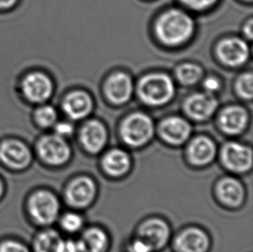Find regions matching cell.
<instances>
[{
	"label": "cell",
	"mask_w": 253,
	"mask_h": 252,
	"mask_svg": "<svg viewBox=\"0 0 253 252\" xmlns=\"http://www.w3.org/2000/svg\"><path fill=\"white\" fill-rule=\"evenodd\" d=\"M195 21L185 10L171 8L158 16L154 24L156 38L167 47H178L191 39Z\"/></svg>",
	"instance_id": "obj_1"
},
{
	"label": "cell",
	"mask_w": 253,
	"mask_h": 252,
	"mask_svg": "<svg viewBox=\"0 0 253 252\" xmlns=\"http://www.w3.org/2000/svg\"><path fill=\"white\" fill-rule=\"evenodd\" d=\"M137 93L141 102L149 106H162L170 102L175 94L173 79L164 73L144 75L137 85Z\"/></svg>",
	"instance_id": "obj_2"
},
{
	"label": "cell",
	"mask_w": 253,
	"mask_h": 252,
	"mask_svg": "<svg viewBox=\"0 0 253 252\" xmlns=\"http://www.w3.org/2000/svg\"><path fill=\"white\" fill-rule=\"evenodd\" d=\"M18 91L25 102L38 106L50 100L55 92V83L46 72L32 69L21 76Z\"/></svg>",
	"instance_id": "obj_3"
},
{
	"label": "cell",
	"mask_w": 253,
	"mask_h": 252,
	"mask_svg": "<svg viewBox=\"0 0 253 252\" xmlns=\"http://www.w3.org/2000/svg\"><path fill=\"white\" fill-rule=\"evenodd\" d=\"M154 132L153 120L146 113L140 112L126 117L120 128L121 138L131 147L143 146L149 143Z\"/></svg>",
	"instance_id": "obj_4"
},
{
	"label": "cell",
	"mask_w": 253,
	"mask_h": 252,
	"mask_svg": "<svg viewBox=\"0 0 253 252\" xmlns=\"http://www.w3.org/2000/svg\"><path fill=\"white\" fill-rule=\"evenodd\" d=\"M37 150L39 157L46 164L54 166L65 164L71 154L66 138L55 133L41 136L37 143Z\"/></svg>",
	"instance_id": "obj_5"
},
{
	"label": "cell",
	"mask_w": 253,
	"mask_h": 252,
	"mask_svg": "<svg viewBox=\"0 0 253 252\" xmlns=\"http://www.w3.org/2000/svg\"><path fill=\"white\" fill-rule=\"evenodd\" d=\"M219 62L228 68H239L250 57V48L247 42L239 38H228L219 42L216 48Z\"/></svg>",
	"instance_id": "obj_6"
},
{
	"label": "cell",
	"mask_w": 253,
	"mask_h": 252,
	"mask_svg": "<svg viewBox=\"0 0 253 252\" xmlns=\"http://www.w3.org/2000/svg\"><path fill=\"white\" fill-rule=\"evenodd\" d=\"M29 209L36 221L42 225H49L57 218L60 205L54 194L40 191L31 196Z\"/></svg>",
	"instance_id": "obj_7"
},
{
	"label": "cell",
	"mask_w": 253,
	"mask_h": 252,
	"mask_svg": "<svg viewBox=\"0 0 253 252\" xmlns=\"http://www.w3.org/2000/svg\"><path fill=\"white\" fill-rule=\"evenodd\" d=\"M219 106L214 94L195 92L185 99L183 107L186 114L195 121H205L216 113Z\"/></svg>",
	"instance_id": "obj_8"
},
{
	"label": "cell",
	"mask_w": 253,
	"mask_h": 252,
	"mask_svg": "<svg viewBox=\"0 0 253 252\" xmlns=\"http://www.w3.org/2000/svg\"><path fill=\"white\" fill-rule=\"evenodd\" d=\"M104 92L110 103L124 105L128 102L133 94L134 85L130 75L124 72H117L106 79Z\"/></svg>",
	"instance_id": "obj_9"
},
{
	"label": "cell",
	"mask_w": 253,
	"mask_h": 252,
	"mask_svg": "<svg viewBox=\"0 0 253 252\" xmlns=\"http://www.w3.org/2000/svg\"><path fill=\"white\" fill-rule=\"evenodd\" d=\"M221 160L230 170L244 173L252 168L253 152L250 147L236 142H230L223 146Z\"/></svg>",
	"instance_id": "obj_10"
},
{
	"label": "cell",
	"mask_w": 253,
	"mask_h": 252,
	"mask_svg": "<svg viewBox=\"0 0 253 252\" xmlns=\"http://www.w3.org/2000/svg\"><path fill=\"white\" fill-rule=\"evenodd\" d=\"M61 107L69 120L79 121L92 113L93 101L92 97L85 91L74 90L63 97Z\"/></svg>",
	"instance_id": "obj_11"
},
{
	"label": "cell",
	"mask_w": 253,
	"mask_h": 252,
	"mask_svg": "<svg viewBox=\"0 0 253 252\" xmlns=\"http://www.w3.org/2000/svg\"><path fill=\"white\" fill-rule=\"evenodd\" d=\"M0 160L8 167L24 168L31 163V151L20 140L8 138L0 143Z\"/></svg>",
	"instance_id": "obj_12"
},
{
	"label": "cell",
	"mask_w": 253,
	"mask_h": 252,
	"mask_svg": "<svg viewBox=\"0 0 253 252\" xmlns=\"http://www.w3.org/2000/svg\"><path fill=\"white\" fill-rule=\"evenodd\" d=\"M192 127L188 120L179 116L166 118L159 125V134L166 143L181 145L189 138Z\"/></svg>",
	"instance_id": "obj_13"
},
{
	"label": "cell",
	"mask_w": 253,
	"mask_h": 252,
	"mask_svg": "<svg viewBox=\"0 0 253 252\" xmlns=\"http://www.w3.org/2000/svg\"><path fill=\"white\" fill-rule=\"evenodd\" d=\"M138 237L152 251H156L163 248L168 242L169 228L161 219L151 218L141 225L138 229Z\"/></svg>",
	"instance_id": "obj_14"
},
{
	"label": "cell",
	"mask_w": 253,
	"mask_h": 252,
	"mask_svg": "<svg viewBox=\"0 0 253 252\" xmlns=\"http://www.w3.org/2000/svg\"><path fill=\"white\" fill-rule=\"evenodd\" d=\"M249 114L240 106H230L219 113L218 125L223 132L228 135H238L247 129Z\"/></svg>",
	"instance_id": "obj_15"
},
{
	"label": "cell",
	"mask_w": 253,
	"mask_h": 252,
	"mask_svg": "<svg viewBox=\"0 0 253 252\" xmlns=\"http://www.w3.org/2000/svg\"><path fill=\"white\" fill-rule=\"evenodd\" d=\"M80 142L86 151L98 153L107 142L106 126L98 120H90L80 130Z\"/></svg>",
	"instance_id": "obj_16"
},
{
	"label": "cell",
	"mask_w": 253,
	"mask_h": 252,
	"mask_svg": "<svg viewBox=\"0 0 253 252\" xmlns=\"http://www.w3.org/2000/svg\"><path fill=\"white\" fill-rule=\"evenodd\" d=\"M96 187L92 179L80 177L73 181L66 191V198L70 205L85 208L94 199Z\"/></svg>",
	"instance_id": "obj_17"
},
{
	"label": "cell",
	"mask_w": 253,
	"mask_h": 252,
	"mask_svg": "<svg viewBox=\"0 0 253 252\" xmlns=\"http://www.w3.org/2000/svg\"><path fill=\"white\" fill-rule=\"evenodd\" d=\"M174 246L178 252H206L209 249V237L201 229H186L175 239Z\"/></svg>",
	"instance_id": "obj_18"
},
{
	"label": "cell",
	"mask_w": 253,
	"mask_h": 252,
	"mask_svg": "<svg viewBox=\"0 0 253 252\" xmlns=\"http://www.w3.org/2000/svg\"><path fill=\"white\" fill-rule=\"evenodd\" d=\"M187 152L191 164L204 166L210 164L215 157V143L208 136H197L189 143Z\"/></svg>",
	"instance_id": "obj_19"
},
{
	"label": "cell",
	"mask_w": 253,
	"mask_h": 252,
	"mask_svg": "<svg viewBox=\"0 0 253 252\" xmlns=\"http://www.w3.org/2000/svg\"><path fill=\"white\" fill-rule=\"evenodd\" d=\"M217 194L224 204L235 208L242 203L245 192L240 181L233 178L226 177L217 185Z\"/></svg>",
	"instance_id": "obj_20"
},
{
	"label": "cell",
	"mask_w": 253,
	"mask_h": 252,
	"mask_svg": "<svg viewBox=\"0 0 253 252\" xmlns=\"http://www.w3.org/2000/svg\"><path fill=\"white\" fill-rule=\"evenodd\" d=\"M130 160L128 154L122 150H110L103 158V168L113 176L126 174L130 168Z\"/></svg>",
	"instance_id": "obj_21"
},
{
	"label": "cell",
	"mask_w": 253,
	"mask_h": 252,
	"mask_svg": "<svg viewBox=\"0 0 253 252\" xmlns=\"http://www.w3.org/2000/svg\"><path fill=\"white\" fill-rule=\"evenodd\" d=\"M78 245L82 252H103L108 246V239L102 230L90 228L85 231Z\"/></svg>",
	"instance_id": "obj_22"
},
{
	"label": "cell",
	"mask_w": 253,
	"mask_h": 252,
	"mask_svg": "<svg viewBox=\"0 0 253 252\" xmlns=\"http://www.w3.org/2000/svg\"><path fill=\"white\" fill-rule=\"evenodd\" d=\"M31 117L36 126L44 129H52L59 118L56 108L48 102L35 106Z\"/></svg>",
	"instance_id": "obj_23"
},
{
	"label": "cell",
	"mask_w": 253,
	"mask_h": 252,
	"mask_svg": "<svg viewBox=\"0 0 253 252\" xmlns=\"http://www.w3.org/2000/svg\"><path fill=\"white\" fill-rule=\"evenodd\" d=\"M174 74L178 82H180L181 85L187 86L197 84L203 76L202 68L198 65L191 62H185L179 65L177 68H175Z\"/></svg>",
	"instance_id": "obj_24"
},
{
	"label": "cell",
	"mask_w": 253,
	"mask_h": 252,
	"mask_svg": "<svg viewBox=\"0 0 253 252\" xmlns=\"http://www.w3.org/2000/svg\"><path fill=\"white\" fill-rule=\"evenodd\" d=\"M62 239L57 232L48 230L39 234L35 242L37 252H58Z\"/></svg>",
	"instance_id": "obj_25"
},
{
	"label": "cell",
	"mask_w": 253,
	"mask_h": 252,
	"mask_svg": "<svg viewBox=\"0 0 253 252\" xmlns=\"http://www.w3.org/2000/svg\"><path fill=\"white\" fill-rule=\"evenodd\" d=\"M235 88L238 95L245 100H251L253 95V75L251 72L244 73L237 80Z\"/></svg>",
	"instance_id": "obj_26"
},
{
	"label": "cell",
	"mask_w": 253,
	"mask_h": 252,
	"mask_svg": "<svg viewBox=\"0 0 253 252\" xmlns=\"http://www.w3.org/2000/svg\"><path fill=\"white\" fill-rule=\"evenodd\" d=\"M180 3L189 10L203 11L214 6L219 0H179Z\"/></svg>",
	"instance_id": "obj_27"
},
{
	"label": "cell",
	"mask_w": 253,
	"mask_h": 252,
	"mask_svg": "<svg viewBox=\"0 0 253 252\" xmlns=\"http://www.w3.org/2000/svg\"><path fill=\"white\" fill-rule=\"evenodd\" d=\"M83 225V218L76 213H68L62 219V225L66 231L75 232L79 231Z\"/></svg>",
	"instance_id": "obj_28"
},
{
	"label": "cell",
	"mask_w": 253,
	"mask_h": 252,
	"mask_svg": "<svg viewBox=\"0 0 253 252\" xmlns=\"http://www.w3.org/2000/svg\"><path fill=\"white\" fill-rule=\"evenodd\" d=\"M52 129H54V133L56 135L62 136L63 138H67L74 133L75 127L73 126V124L69 121H59L58 120L55 126H53Z\"/></svg>",
	"instance_id": "obj_29"
},
{
	"label": "cell",
	"mask_w": 253,
	"mask_h": 252,
	"mask_svg": "<svg viewBox=\"0 0 253 252\" xmlns=\"http://www.w3.org/2000/svg\"><path fill=\"white\" fill-rule=\"evenodd\" d=\"M204 92L215 94L221 88V82L215 76H209L202 82Z\"/></svg>",
	"instance_id": "obj_30"
},
{
	"label": "cell",
	"mask_w": 253,
	"mask_h": 252,
	"mask_svg": "<svg viewBox=\"0 0 253 252\" xmlns=\"http://www.w3.org/2000/svg\"><path fill=\"white\" fill-rule=\"evenodd\" d=\"M0 252H29V251L20 243L6 241L0 246Z\"/></svg>",
	"instance_id": "obj_31"
},
{
	"label": "cell",
	"mask_w": 253,
	"mask_h": 252,
	"mask_svg": "<svg viewBox=\"0 0 253 252\" xmlns=\"http://www.w3.org/2000/svg\"><path fill=\"white\" fill-rule=\"evenodd\" d=\"M58 252H82L80 249L78 242H74L71 240L69 241H63L60 246Z\"/></svg>",
	"instance_id": "obj_32"
},
{
	"label": "cell",
	"mask_w": 253,
	"mask_h": 252,
	"mask_svg": "<svg viewBox=\"0 0 253 252\" xmlns=\"http://www.w3.org/2000/svg\"><path fill=\"white\" fill-rule=\"evenodd\" d=\"M151 247L146 245L144 241L138 239L130 246V252H151Z\"/></svg>",
	"instance_id": "obj_33"
},
{
	"label": "cell",
	"mask_w": 253,
	"mask_h": 252,
	"mask_svg": "<svg viewBox=\"0 0 253 252\" xmlns=\"http://www.w3.org/2000/svg\"><path fill=\"white\" fill-rule=\"evenodd\" d=\"M20 0H0V11H9L17 7Z\"/></svg>",
	"instance_id": "obj_34"
},
{
	"label": "cell",
	"mask_w": 253,
	"mask_h": 252,
	"mask_svg": "<svg viewBox=\"0 0 253 252\" xmlns=\"http://www.w3.org/2000/svg\"><path fill=\"white\" fill-rule=\"evenodd\" d=\"M253 20H252V19L248 21L247 24H246V25L244 26V34H245V36L247 37V39H249V40H252V39H253Z\"/></svg>",
	"instance_id": "obj_35"
},
{
	"label": "cell",
	"mask_w": 253,
	"mask_h": 252,
	"mask_svg": "<svg viewBox=\"0 0 253 252\" xmlns=\"http://www.w3.org/2000/svg\"><path fill=\"white\" fill-rule=\"evenodd\" d=\"M3 185H2V182L0 181V196L3 194Z\"/></svg>",
	"instance_id": "obj_36"
},
{
	"label": "cell",
	"mask_w": 253,
	"mask_h": 252,
	"mask_svg": "<svg viewBox=\"0 0 253 252\" xmlns=\"http://www.w3.org/2000/svg\"><path fill=\"white\" fill-rule=\"evenodd\" d=\"M245 1H248V2H251V1H252V0H245Z\"/></svg>",
	"instance_id": "obj_37"
}]
</instances>
